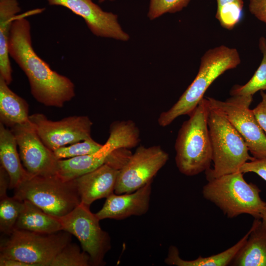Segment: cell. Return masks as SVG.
I'll return each instance as SVG.
<instances>
[{
    "instance_id": "cell-1",
    "label": "cell",
    "mask_w": 266,
    "mask_h": 266,
    "mask_svg": "<svg viewBox=\"0 0 266 266\" xmlns=\"http://www.w3.org/2000/svg\"><path fill=\"white\" fill-rule=\"evenodd\" d=\"M41 12L37 9L18 15L13 21L9 55L27 77L34 99L45 106L61 108L75 97V85L68 77L52 69L33 47L31 24L26 17Z\"/></svg>"
},
{
    "instance_id": "cell-2",
    "label": "cell",
    "mask_w": 266,
    "mask_h": 266,
    "mask_svg": "<svg viewBox=\"0 0 266 266\" xmlns=\"http://www.w3.org/2000/svg\"><path fill=\"white\" fill-rule=\"evenodd\" d=\"M210 106L203 98L182 124L175 144L176 165L179 171L189 176L210 168L212 150L208 127Z\"/></svg>"
},
{
    "instance_id": "cell-3",
    "label": "cell",
    "mask_w": 266,
    "mask_h": 266,
    "mask_svg": "<svg viewBox=\"0 0 266 266\" xmlns=\"http://www.w3.org/2000/svg\"><path fill=\"white\" fill-rule=\"evenodd\" d=\"M235 48L221 45L208 50L200 59L199 71L191 84L168 110L162 112L158 123L165 127L180 116L189 115L204 98L210 85L226 71L236 67L240 63Z\"/></svg>"
},
{
    "instance_id": "cell-4",
    "label": "cell",
    "mask_w": 266,
    "mask_h": 266,
    "mask_svg": "<svg viewBox=\"0 0 266 266\" xmlns=\"http://www.w3.org/2000/svg\"><path fill=\"white\" fill-rule=\"evenodd\" d=\"M260 192L256 185L246 182L240 171L208 180L202 191L204 199L230 218L246 214L260 219L266 202Z\"/></svg>"
},
{
    "instance_id": "cell-5",
    "label": "cell",
    "mask_w": 266,
    "mask_h": 266,
    "mask_svg": "<svg viewBox=\"0 0 266 266\" xmlns=\"http://www.w3.org/2000/svg\"><path fill=\"white\" fill-rule=\"evenodd\" d=\"M208 127L214 166L205 171L207 181L239 171L245 163L254 159L234 127L223 115L210 107Z\"/></svg>"
},
{
    "instance_id": "cell-6",
    "label": "cell",
    "mask_w": 266,
    "mask_h": 266,
    "mask_svg": "<svg viewBox=\"0 0 266 266\" xmlns=\"http://www.w3.org/2000/svg\"><path fill=\"white\" fill-rule=\"evenodd\" d=\"M13 197L29 200L56 217L68 214L81 203L74 180L65 181L58 174L31 175L14 189Z\"/></svg>"
},
{
    "instance_id": "cell-7",
    "label": "cell",
    "mask_w": 266,
    "mask_h": 266,
    "mask_svg": "<svg viewBox=\"0 0 266 266\" xmlns=\"http://www.w3.org/2000/svg\"><path fill=\"white\" fill-rule=\"evenodd\" d=\"M71 235L64 230L43 233L14 229L1 242L0 258L17 260L32 266H50L57 255L71 242Z\"/></svg>"
},
{
    "instance_id": "cell-8",
    "label": "cell",
    "mask_w": 266,
    "mask_h": 266,
    "mask_svg": "<svg viewBox=\"0 0 266 266\" xmlns=\"http://www.w3.org/2000/svg\"><path fill=\"white\" fill-rule=\"evenodd\" d=\"M209 106L223 115L244 140L253 157H266V134L250 105L252 96H232L225 101L206 97Z\"/></svg>"
},
{
    "instance_id": "cell-9",
    "label": "cell",
    "mask_w": 266,
    "mask_h": 266,
    "mask_svg": "<svg viewBox=\"0 0 266 266\" xmlns=\"http://www.w3.org/2000/svg\"><path fill=\"white\" fill-rule=\"evenodd\" d=\"M89 207L80 203L68 214L58 218L63 230L75 236L82 250L89 255L91 266H102L104 256L111 248L110 238Z\"/></svg>"
},
{
    "instance_id": "cell-10",
    "label": "cell",
    "mask_w": 266,
    "mask_h": 266,
    "mask_svg": "<svg viewBox=\"0 0 266 266\" xmlns=\"http://www.w3.org/2000/svg\"><path fill=\"white\" fill-rule=\"evenodd\" d=\"M168 158V154L159 145L139 146L119 170L114 193H132L153 181Z\"/></svg>"
},
{
    "instance_id": "cell-11",
    "label": "cell",
    "mask_w": 266,
    "mask_h": 266,
    "mask_svg": "<svg viewBox=\"0 0 266 266\" xmlns=\"http://www.w3.org/2000/svg\"><path fill=\"white\" fill-rule=\"evenodd\" d=\"M29 120L44 144L53 151L61 147L92 138L93 122L85 115L70 116L58 121L43 114L30 115Z\"/></svg>"
},
{
    "instance_id": "cell-12",
    "label": "cell",
    "mask_w": 266,
    "mask_h": 266,
    "mask_svg": "<svg viewBox=\"0 0 266 266\" xmlns=\"http://www.w3.org/2000/svg\"><path fill=\"white\" fill-rule=\"evenodd\" d=\"M10 129L16 137L21 162L30 175L57 174L59 160L42 141L30 121Z\"/></svg>"
},
{
    "instance_id": "cell-13",
    "label": "cell",
    "mask_w": 266,
    "mask_h": 266,
    "mask_svg": "<svg viewBox=\"0 0 266 266\" xmlns=\"http://www.w3.org/2000/svg\"><path fill=\"white\" fill-rule=\"evenodd\" d=\"M50 5L65 7L85 21L88 28L96 36L123 41L130 39L118 20V15L103 10L92 0H47Z\"/></svg>"
},
{
    "instance_id": "cell-14",
    "label": "cell",
    "mask_w": 266,
    "mask_h": 266,
    "mask_svg": "<svg viewBox=\"0 0 266 266\" xmlns=\"http://www.w3.org/2000/svg\"><path fill=\"white\" fill-rule=\"evenodd\" d=\"M152 181L136 191L124 194H111L96 214L100 220L104 219L122 220L132 215L141 216L149 208Z\"/></svg>"
},
{
    "instance_id": "cell-15",
    "label": "cell",
    "mask_w": 266,
    "mask_h": 266,
    "mask_svg": "<svg viewBox=\"0 0 266 266\" xmlns=\"http://www.w3.org/2000/svg\"><path fill=\"white\" fill-rule=\"evenodd\" d=\"M118 172V170L105 164L74 179L81 203L90 207L95 200L113 193Z\"/></svg>"
},
{
    "instance_id": "cell-16",
    "label": "cell",
    "mask_w": 266,
    "mask_h": 266,
    "mask_svg": "<svg viewBox=\"0 0 266 266\" xmlns=\"http://www.w3.org/2000/svg\"><path fill=\"white\" fill-rule=\"evenodd\" d=\"M16 137L9 128L0 123V166L7 172L10 189H15L30 175L22 166Z\"/></svg>"
},
{
    "instance_id": "cell-17",
    "label": "cell",
    "mask_w": 266,
    "mask_h": 266,
    "mask_svg": "<svg viewBox=\"0 0 266 266\" xmlns=\"http://www.w3.org/2000/svg\"><path fill=\"white\" fill-rule=\"evenodd\" d=\"M230 266H266V229L255 219L249 236Z\"/></svg>"
},
{
    "instance_id": "cell-18",
    "label": "cell",
    "mask_w": 266,
    "mask_h": 266,
    "mask_svg": "<svg viewBox=\"0 0 266 266\" xmlns=\"http://www.w3.org/2000/svg\"><path fill=\"white\" fill-rule=\"evenodd\" d=\"M21 11L17 0H0V77L9 85L12 81L8 41L13 21Z\"/></svg>"
},
{
    "instance_id": "cell-19",
    "label": "cell",
    "mask_w": 266,
    "mask_h": 266,
    "mask_svg": "<svg viewBox=\"0 0 266 266\" xmlns=\"http://www.w3.org/2000/svg\"><path fill=\"white\" fill-rule=\"evenodd\" d=\"M0 77V123L7 128L29 122V104Z\"/></svg>"
},
{
    "instance_id": "cell-20",
    "label": "cell",
    "mask_w": 266,
    "mask_h": 266,
    "mask_svg": "<svg viewBox=\"0 0 266 266\" xmlns=\"http://www.w3.org/2000/svg\"><path fill=\"white\" fill-rule=\"evenodd\" d=\"M14 229L51 233L62 231L63 227L58 217L46 213L30 201L25 200Z\"/></svg>"
},
{
    "instance_id": "cell-21",
    "label": "cell",
    "mask_w": 266,
    "mask_h": 266,
    "mask_svg": "<svg viewBox=\"0 0 266 266\" xmlns=\"http://www.w3.org/2000/svg\"><path fill=\"white\" fill-rule=\"evenodd\" d=\"M112 152L103 144L96 153L59 160L57 174L65 181L73 180L105 164Z\"/></svg>"
},
{
    "instance_id": "cell-22",
    "label": "cell",
    "mask_w": 266,
    "mask_h": 266,
    "mask_svg": "<svg viewBox=\"0 0 266 266\" xmlns=\"http://www.w3.org/2000/svg\"><path fill=\"white\" fill-rule=\"evenodd\" d=\"M249 234V230L236 243L222 252L205 257L200 256L197 259L192 260H185L181 258L178 248L171 245L168 248L165 262L168 265L176 266H229L245 243Z\"/></svg>"
},
{
    "instance_id": "cell-23",
    "label": "cell",
    "mask_w": 266,
    "mask_h": 266,
    "mask_svg": "<svg viewBox=\"0 0 266 266\" xmlns=\"http://www.w3.org/2000/svg\"><path fill=\"white\" fill-rule=\"evenodd\" d=\"M139 141L140 131L133 121H116L110 126L109 135L104 144L114 151L134 147Z\"/></svg>"
},
{
    "instance_id": "cell-24",
    "label": "cell",
    "mask_w": 266,
    "mask_h": 266,
    "mask_svg": "<svg viewBox=\"0 0 266 266\" xmlns=\"http://www.w3.org/2000/svg\"><path fill=\"white\" fill-rule=\"evenodd\" d=\"M263 55L261 63L251 78L243 85L234 86L231 96H252L259 91L266 90V39L261 37L259 44Z\"/></svg>"
},
{
    "instance_id": "cell-25",
    "label": "cell",
    "mask_w": 266,
    "mask_h": 266,
    "mask_svg": "<svg viewBox=\"0 0 266 266\" xmlns=\"http://www.w3.org/2000/svg\"><path fill=\"white\" fill-rule=\"evenodd\" d=\"M215 17L224 28L232 30L241 20L243 15V0H216Z\"/></svg>"
},
{
    "instance_id": "cell-26",
    "label": "cell",
    "mask_w": 266,
    "mask_h": 266,
    "mask_svg": "<svg viewBox=\"0 0 266 266\" xmlns=\"http://www.w3.org/2000/svg\"><path fill=\"white\" fill-rule=\"evenodd\" d=\"M23 207V201L7 196L0 200V230L10 234L15 229L17 221Z\"/></svg>"
},
{
    "instance_id": "cell-27",
    "label": "cell",
    "mask_w": 266,
    "mask_h": 266,
    "mask_svg": "<svg viewBox=\"0 0 266 266\" xmlns=\"http://www.w3.org/2000/svg\"><path fill=\"white\" fill-rule=\"evenodd\" d=\"M90 258L76 243H68L55 257L50 266H89Z\"/></svg>"
},
{
    "instance_id": "cell-28",
    "label": "cell",
    "mask_w": 266,
    "mask_h": 266,
    "mask_svg": "<svg viewBox=\"0 0 266 266\" xmlns=\"http://www.w3.org/2000/svg\"><path fill=\"white\" fill-rule=\"evenodd\" d=\"M102 145L91 138L61 147L53 152L58 160L66 159L96 153Z\"/></svg>"
},
{
    "instance_id": "cell-29",
    "label": "cell",
    "mask_w": 266,
    "mask_h": 266,
    "mask_svg": "<svg viewBox=\"0 0 266 266\" xmlns=\"http://www.w3.org/2000/svg\"><path fill=\"white\" fill-rule=\"evenodd\" d=\"M191 0H150L147 16L153 20L167 13L181 11Z\"/></svg>"
},
{
    "instance_id": "cell-30",
    "label": "cell",
    "mask_w": 266,
    "mask_h": 266,
    "mask_svg": "<svg viewBox=\"0 0 266 266\" xmlns=\"http://www.w3.org/2000/svg\"><path fill=\"white\" fill-rule=\"evenodd\" d=\"M239 171L244 173L253 172L266 181V157L256 159L245 163Z\"/></svg>"
},
{
    "instance_id": "cell-31",
    "label": "cell",
    "mask_w": 266,
    "mask_h": 266,
    "mask_svg": "<svg viewBox=\"0 0 266 266\" xmlns=\"http://www.w3.org/2000/svg\"><path fill=\"white\" fill-rule=\"evenodd\" d=\"M261 101L252 111L260 126L266 133V93L261 91Z\"/></svg>"
},
{
    "instance_id": "cell-32",
    "label": "cell",
    "mask_w": 266,
    "mask_h": 266,
    "mask_svg": "<svg viewBox=\"0 0 266 266\" xmlns=\"http://www.w3.org/2000/svg\"><path fill=\"white\" fill-rule=\"evenodd\" d=\"M249 9L258 20L266 23V0H249Z\"/></svg>"
},
{
    "instance_id": "cell-33",
    "label": "cell",
    "mask_w": 266,
    "mask_h": 266,
    "mask_svg": "<svg viewBox=\"0 0 266 266\" xmlns=\"http://www.w3.org/2000/svg\"><path fill=\"white\" fill-rule=\"evenodd\" d=\"M9 187V178L5 169L0 166V199L7 196L6 191Z\"/></svg>"
},
{
    "instance_id": "cell-34",
    "label": "cell",
    "mask_w": 266,
    "mask_h": 266,
    "mask_svg": "<svg viewBox=\"0 0 266 266\" xmlns=\"http://www.w3.org/2000/svg\"><path fill=\"white\" fill-rule=\"evenodd\" d=\"M0 266H32L30 264L17 260L0 258Z\"/></svg>"
},
{
    "instance_id": "cell-35",
    "label": "cell",
    "mask_w": 266,
    "mask_h": 266,
    "mask_svg": "<svg viewBox=\"0 0 266 266\" xmlns=\"http://www.w3.org/2000/svg\"><path fill=\"white\" fill-rule=\"evenodd\" d=\"M260 219L263 226L266 229V202L261 213Z\"/></svg>"
},
{
    "instance_id": "cell-36",
    "label": "cell",
    "mask_w": 266,
    "mask_h": 266,
    "mask_svg": "<svg viewBox=\"0 0 266 266\" xmlns=\"http://www.w3.org/2000/svg\"><path fill=\"white\" fill-rule=\"evenodd\" d=\"M106 0L114 1V0H99L100 3H102Z\"/></svg>"
}]
</instances>
